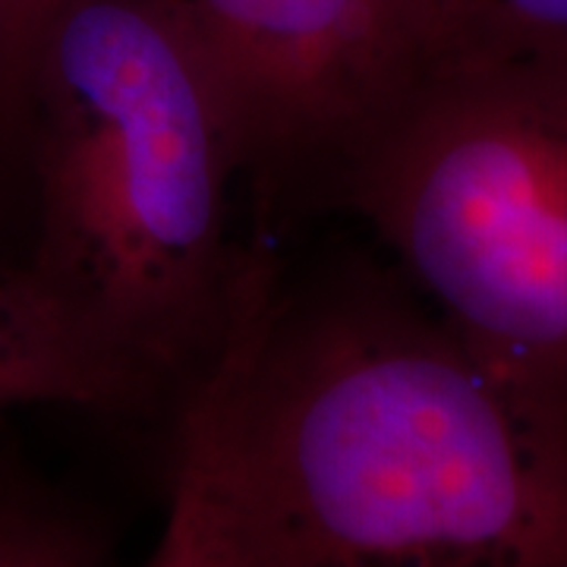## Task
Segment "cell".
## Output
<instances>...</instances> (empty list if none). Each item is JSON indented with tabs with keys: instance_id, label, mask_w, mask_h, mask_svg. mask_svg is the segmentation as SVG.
Masks as SVG:
<instances>
[{
	"instance_id": "6da1fadb",
	"label": "cell",
	"mask_w": 567,
	"mask_h": 567,
	"mask_svg": "<svg viewBox=\"0 0 567 567\" xmlns=\"http://www.w3.org/2000/svg\"><path fill=\"white\" fill-rule=\"evenodd\" d=\"M181 429L244 567H567V432L406 287L246 249Z\"/></svg>"
},
{
	"instance_id": "7a4b0ae2",
	"label": "cell",
	"mask_w": 567,
	"mask_h": 567,
	"mask_svg": "<svg viewBox=\"0 0 567 567\" xmlns=\"http://www.w3.org/2000/svg\"><path fill=\"white\" fill-rule=\"evenodd\" d=\"M20 133L39 174L25 265L148 385L193 379L246 249L227 234L244 145L215 70L167 0H58Z\"/></svg>"
},
{
	"instance_id": "3957f363",
	"label": "cell",
	"mask_w": 567,
	"mask_h": 567,
	"mask_svg": "<svg viewBox=\"0 0 567 567\" xmlns=\"http://www.w3.org/2000/svg\"><path fill=\"white\" fill-rule=\"evenodd\" d=\"M338 171L406 287L567 432V44L473 32Z\"/></svg>"
},
{
	"instance_id": "277c9868",
	"label": "cell",
	"mask_w": 567,
	"mask_h": 567,
	"mask_svg": "<svg viewBox=\"0 0 567 567\" xmlns=\"http://www.w3.org/2000/svg\"><path fill=\"white\" fill-rule=\"evenodd\" d=\"M221 85L249 164L331 158L480 32L473 0H167Z\"/></svg>"
},
{
	"instance_id": "5b68a950",
	"label": "cell",
	"mask_w": 567,
	"mask_h": 567,
	"mask_svg": "<svg viewBox=\"0 0 567 567\" xmlns=\"http://www.w3.org/2000/svg\"><path fill=\"white\" fill-rule=\"evenodd\" d=\"M152 394L25 265L0 271V406L130 410Z\"/></svg>"
},
{
	"instance_id": "8992f818",
	"label": "cell",
	"mask_w": 567,
	"mask_h": 567,
	"mask_svg": "<svg viewBox=\"0 0 567 567\" xmlns=\"http://www.w3.org/2000/svg\"><path fill=\"white\" fill-rule=\"evenodd\" d=\"M102 524L61 492L0 473V567H104Z\"/></svg>"
},
{
	"instance_id": "52a82bcc",
	"label": "cell",
	"mask_w": 567,
	"mask_h": 567,
	"mask_svg": "<svg viewBox=\"0 0 567 567\" xmlns=\"http://www.w3.org/2000/svg\"><path fill=\"white\" fill-rule=\"evenodd\" d=\"M142 567H244L208 461L183 429H177L167 520Z\"/></svg>"
},
{
	"instance_id": "ba28073f",
	"label": "cell",
	"mask_w": 567,
	"mask_h": 567,
	"mask_svg": "<svg viewBox=\"0 0 567 567\" xmlns=\"http://www.w3.org/2000/svg\"><path fill=\"white\" fill-rule=\"evenodd\" d=\"M58 0H0V130L20 133L25 82L41 25Z\"/></svg>"
},
{
	"instance_id": "9c48e42d",
	"label": "cell",
	"mask_w": 567,
	"mask_h": 567,
	"mask_svg": "<svg viewBox=\"0 0 567 567\" xmlns=\"http://www.w3.org/2000/svg\"><path fill=\"white\" fill-rule=\"evenodd\" d=\"M473 7L483 32L567 44V0H473Z\"/></svg>"
}]
</instances>
